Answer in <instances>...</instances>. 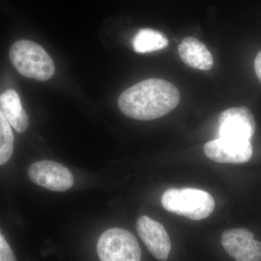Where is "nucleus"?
<instances>
[{
  "label": "nucleus",
  "instance_id": "423d86ee",
  "mask_svg": "<svg viewBox=\"0 0 261 261\" xmlns=\"http://www.w3.org/2000/svg\"><path fill=\"white\" fill-rule=\"evenodd\" d=\"M255 128L253 115L245 107L229 108L219 117V135L223 138L250 141Z\"/></svg>",
  "mask_w": 261,
  "mask_h": 261
},
{
  "label": "nucleus",
  "instance_id": "20e7f679",
  "mask_svg": "<svg viewBox=\"0 0 261 261\" xmlns=\"http://www.w3.org/2000/svg\"><path fill=\"white\" fill-rule=\"evenodd\" d=\"M97 250L102 261H139L142 257L137 239L121 228L106 230L98 240Z\"/></svg>",
  "mask_w": 261,
  "mask_h": 261
},
{
  "label": "nucleus",
  "instance_id": "2eb2a0df",
  "mask_svg": "<svg viewBox=\"0 0 261 261\" xmlns=\"http://www.w3.org/2000/svg\"><path fill=\"white\" fill-rule=\"evenodd\" d=\"M255 70L257 78L261 82V51H259L255 60Z\"/></svg>",
  "mask_w": 261,
  "mask_h": 261
},
{
  "label": "nucleus",
  "instance_id": "ddd939ff",
  "mask_svg": "<svg viewBox=\"0 0 261 261\" xmlns=\"http://www.w3.org/2000/svg\"><path fill=\"white\" fill-rule=\"evenodd\" d=\"M14 135L3 113L0 111V166L8 163L13 153Z\"/></svg>",
  "mask_w": 261,
  "mask_h": 261
},
{
  "label": "nucleus",
  "instance_id": "9b49d317",
  "mask_svg": "<svg viewBox=\"0 0 261 261\" xmlns=\"http://www.w3.org/2000/svg\"><path fill=\"white\" fill-rule=\"evenodd\" d=\"M0 111L18 133H23L28 128V115L22 106L18 94L13 89H8L0 95Z\"/></svg>",
  "mask_w": 261,
  "mask_h": 261
},
{
  "label": "nucleus",
  "instance_id": "0eeeda50",
  "mask_svg": "<svg viewBox=\"0 0 261 261\" xmlns=\"http://www.w3.org/2000/svg\"><path fill=\"white\" fill-rule=\"evenodd\" d=\"M221 244L236 260H261V243L254 240L253 233L246 228L226 230L221 237Z\"/></svg>",
  "mask_w": 261,
  "mask_h": 261
},
{
  "label": "nucleus",
  "instance_id": "f03ea898",
  "mask_svg": "<svg viewBox=\"0 0 261 261\" xmlns=\"http://www.w3.org/2000/svg\"><path fill=\"white\" fill-rule=\"evenodd\" d=\"M10 60L20 74L27 78L44 82L56 73L53 58L37 43L22 39L10 49Z\"/></svg>",
  "mask_w": 261,
  "mask_h": 261
},
{
  "label": "nucleus",
  "instance_id": "9d476101",
  "mask_svg": "<svg viewBox=\"0 0 261 261\" xmlns=\"http://www.w3.org/2000/svg\"><path fill=\"white\" fill-rule=\"evenodd\" d=\"M182 61L194 69L208 70L214 65V58L207 47L195 37L182 40L178 48Z\"/></svg>",
  "mask_w": 261,
  "mask_h": 261
},
{
  "label": "nucleus",
  "instance_id": "6e6552de",
  "mask_svg": "<svg viewBox=\"0 0 261 261\" xmlns=\"http://www.w3.org/2000/svg\"><path fill=\"white\" fill-rule=\"evenodd\" d=\"M204 152L215 162L242 164L251 159L252 147L250 141L219 137L207 142L204 146Z\"/></svg>",
  "mask_w": 261,
  "mask_h": 261
},
{
  "label": "nucleus",
  "instance_id": "f257e3e1",
  "mask_svg": "<svg viewBox=\"0 0 261 261\" xmlns=\"http://www.w3.org/2000/svg\"><path fill=\"white\" fill-rule=\"evenodd\" d=\"M180 102L176 86L161 79H149L126 89L118 98L125 116L139 121H151L171 112Z\"/></svg>",
  "mask_w": 261,
  "mask_h": 261
},
{
  "label": "nucleus",
  "instance_id": "1a4fd4ad",
  "mask_svg": "<svg viewBox=\"0 0 261 261\" xmlns=\"http://www.w3.org/2000/svg\"><path fill=\"white\" fill-rule=\"evenodd\" d=\"M136 228L151 254L158 260H167L171 243L164 226L148 216H142L137 219Z\"/></svg>",
  "mask_w": 261,
  "mask_h": 261
},
{
  "label": "nucleus",
  "instance_id": "7ed1b4c3",
  "mask_svg": "<svg viewBox=\"0 0 261 261\" xmlns=\"http://www.w3.org/2000/svg\"><path fill=\"white\" fill-rule=\"evenodd\" d=\"M161 203L168 212L195 221L208 217L215 208L211 194L194 188L169 189L163 194Z\"/></svg>",
  "mask_w": 261,
  "mask_h": 261
},
{
  "label": "nucleus",
  "instance_id": "f8f14e48",
  "mask_svg": "<svg viewBox=\"0 0 261 261\" xmlns=\"http://www.w3.org/2000/svg\"><path fill=\"white\" fill-rule=\"evenodd\" d=\"M132 45L136 53H152L167 47L168 39L164 34L159 31L142 29L134 37Z\"/></svg>",
  "mask_w": 261,
  "mask_h": 261
},
{
  "label": "nucleus",
  "instance_id": "39448f33",
  "mask_svg": "<svg viewBox=\"0 0 261 261\" xmlns=\"http://www.w3.org/2000/svg\"><path fill=\"white\" fill-rule=\"evenodd\" d=\"M28 173L34 184L51 191H66L74 183L73 174L68 168L47 160L33 163Z\"/></svg>",
  "mask_w": 261,
  "mask_h": 261
},
{
  "label": "nucleus",
  "instance_id": "4468645a",
  "mask_svg": "<svg viewBox=\"0 0 261 261\" xmlns=\"http://www.w3.org/2000/svg\"><path fill=\"white\" fill-rule=\"evenodd\" d=\"M16 260L13 250L7 243L6 240L1 233L0 230V261Z\"/></svg>",
  "mask_w": 261,
  "mask_h": 261
}]
</instances>
